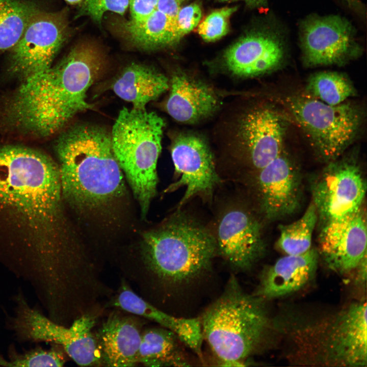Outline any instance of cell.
<instances>
[{"label":"cell","mask_w":367,"mask_h":367,"mask_svg":"<svg viewBox=\"0 0 367 367\" xmlns=\"http://www.w3.org/2000/svg\"><path fill=\"white\" fill-rule=\"evenodd\" d=\"M237 7H224L209 14L198 27V33L205 41L211 42L219 39L228 31L229 19Z\"/></svg>","instance_id":"30"},{"label":"cell","mask_w":367,"mask_h":367,"mask_svg":"<svg viewBox=\"0 0 367 367\" xmlns=\"http://www.w3.org/2000/svg\"><path fill=\"white\" fill-rule=\"evenodd\" d=\"M201 17V9L196 3L180 8L175 22L176 41L196 27Z\"/></svg>","instance_id":"32"},{"label":"cell","mask_w":367,"mask_h":367,"mask_svg":"<svg viewBox=\"0 0 367 367\" xmlns=\"http://www.w3.org/2000/svg\"><path fill=\"white\" fill-rule=\"evenodd\" d=\"M166 108L175 120L192 123L212 114L219 106L214 90L184 73L172 75Z\"/></svg>","instance_id":"21"},{"label":"cell","mask_w":367,"mask_h":367,"mask_svg":"<svg viewBox=\"0 0 367 367\" xmlns=\"http://www.w3.org/2000/svg\"><path fill=\"white\" fill-rule=\"evenodd\" d=\"M68 34L65 13L41 10L11 48V69L25 78L50 67Z\"/></svg>","instance_id":"12"},{"label":"cell","mask_w":367,"mask_h":367,"mask_svg":"<svg viewBox=\"0 0 367 367\" xmlns=\"http://www.w3.org/2000/svg\"><path fill=\"white\" fill-rule=\"evenodd\" d=\"M102 66L94 46L76 45L56 65L25 78L9 102V119L32 135L57 133L76 115L92 108L87 92Z\"/></svg>","instance_id":"2"},{"label":"cell","mask_w":367,"mask_h":367,"mask_svg":"<svg viewBox=\"0 0 367 367\" xmlns=\"http://www.w3.org/2000/svg\"><path fill=\"white\" fill-rule=\"evenodd\" d=\"M318 255L311 248L298 255H286L265 269L255 295L264 299L278 298L303 287L316 272Z\"/></svg>","instance_id":"20"},{"label":"cell","mask_w":367,"mask_h":367,"mask_svg":"<svg viewBox=\"0 0 367 367\" xmlns=\"http://www.w3.org/2000/svg\"><path fill=\"white\" fill-rule=\"evenodd\" d=\"M55 151L62 196L75 208L97 209L122 194L123 173L104 128L72 126L58 137Z\"/></svg>","instance_id":"4"},{"label":"cell","mask_w":367,"mask_h":367,"mask_svg":"<svg viewBox=\"0 0 367 367\" xmlns=\"http://www.w3.org/2000/svg\"><path fill=\"white\" fill-rule=\"evenodd\" d=\"M66 2L68 3L71 4V5H74L76 4H79L81 3L83 0H65Z\"/></svg>","instance_id":"37"},{"label":"cell","mask_w":367,"mask_h":367,"mask_svg":"<svg viewBox=\"0 0 367 367\" xmlns=\"http://www.w3.org/2000/svg\"><path fill=\"white\" fill-rule=\"evenodd\" d=\"M58 165L24 146L0 147V219L29 251L28 270L42 277L61 273L75 253L66 233Z\"/></svg>","instance_id":"1"},{"label":"cell","mask_w":367,"mask_h":367,"mask_svg":"<svg viewBox=\"0 0 367 367\" xmlns=\"http://www.w3.org/2000/svg\"><path fill=\"white\" fill-rule=\"evenodd\" d=\"M264 300L242 290L233 276L200 318L203 338L222 366H245L270 326Z\"/></svg>","instance_id":"6"},{"label":"cell","mask_w":367,"mask_h":367,"mask_svg":"<svg viewBox=\"0 0 367 367\" xmlns=\"http://www.w3.org/2000/svg\"><path fill=\"white\" fill-rule=\"evenodd\" d=\"M307 90L313 97L331 106L340 104L355 94L351 82L343 74L336 72L314 74L309 78Z\"/></svg>","instance_id":"28"},{"label":"cell","mask_w":367,"mask_h":367,"mask_svg":"<svg viewBox=\"0 0 367 367\" xmlns=\"http://www.w3.org/2000/svg\"><path fill=\"white\" fill-rule=\"evenodd\" d=\"M112 312L95 333L103 365L134 366L143 330L138 316L120 309Z\"/></svg>","instance_id":"19"},{"label":"cell","mask_w":367,"mask_h":367,"mask_svg":"<svg viewBox=\"0 0 367 367\" xmlns=\"http://www.w3.org/2000/svg\"><path fill=\"white\" fill-rule=\"evenodd\" d=\"M228 1V0H221ZM244 1L249 6L253 8H260L265 7L268 3V0H240Z\"/></svg>","instance_id":"36"},{"label":"cell","mask_w":367,"mask_h":367,"mask_svg":"<svg viewBox=\"0 0 367 367\" xmlns=\"http://www.w3.org/2000/svg\"><path fill=\"white\" fill-rule=\"evenodd\" d=\"M178 1H180L181 3H182V2H184L185 0H178Z\"/></svg>","instance_id":"38"},{"label":"cell","mask_w":367,"mask_h":367,"mask_svg":"<svg viewBox=\"0 0 367 367\" xmlns=\"http://www.w3.org/2000/svg\"><path fill=\"white\" fill-rule=\"evenodd\" d=\"M121 28L128 40L143 49H155L177 42L175 23L156 9L141 21L124 22Z\"/></svg>","instance_id":"25"},{"label":"cell","mask_w":367,"mask_h":367,"mask_svg":"<svg viewBox=\"0 0 367 367\" xmlns=\"http://www.w3.org/2000/svg\"><path fill=\"white\" fill-rule=\"evenodd\" d=\"M367 231L361 208L340 218L324 222L318 243L326 265L339 273L354 270L366 254Z\"/></svg>","instance_id":"15"},{"label":"cell","mask_w":367,"mask_h":367,"mask_svg":"<svg viewBox=\"0 0 367 367\" xmlns=\"http://www.w3.org/2000/svg\"><path fill=\"white\" fill-rule=\"evenodd\" d=\"M128 6V0H83L77 16H87L100 23L105 13L123 15Z\"/></svg>","instance_id":"31"},{"label":"cell","mask_w":367,"mask_h":367,"mask_svg":"<svg viewBox=\"0 0 367 367\" xmlns=\"http://www.w3.org/2000/svg\"><path fill=\"white\" fill-rule=\"evenodd\" d=\"M63 349L52 348L45 350L36 348L22 354L11 353L9 359L0 355V366H63L66 361Z\"/></svg>","instance_id":"29"},{"label":"cell","mask_w":367,"mask_h":367,"mask_svg":"<svg viewBox=\"0 0 367 367\" xmlns=\"http://www.w3.org/2000/svg\"><path fill=\"white\" fill-rule=\"evenodd\" d=\"M216 233L217 250L237 269H249L265 250L260 224L243 208L234 207L223 213Z\"/></svg>","instance_id":"16"},{"label":"cell","mask_w":367,"mask_h":367,"mask_svg":"<svg viewBox=\"0 0 367 367\" xmlns=\"http://www.w3.org/2000/svg\"><path fill=\"white\" fill-rule=\"evenodd\" d=\"M283 136V123L273 110L253 108L239 120L237 155L257 171L282 153Z\"/></svg>","instance_id":"14"},{"label":"cell","mask_w":367,"mask_h":367,"mask_svg":"<svg viewBox=\"0 0 367 367\" xmlns=\"http://www.w3.org/2000/svg\"><path fill=\"white\" fill-rule=\"evenodd\" d=\"M41 10L25 0H0V51L12 48Z\"/></svg>","instance_id":"26"},{"label":"cell","mask_w":367,"mask_h":367,"mask_svg":"<svg viewBox=\"0 0 367 367\" xmlns=\"http://www.w3.org/2000/svg\"><path fill=\"white\" fill-rule=\"evenodd\" d=\"M355 268L357 269L356 282L359 283L365 282L366 278V254L364 256Z\"/></svg>","instance_id":"35"},{"label":"cell","mask_w":367,"mask_h":367,"mask_svg":"<svg viewBox=\"0 0 367 367\" xmlns=\"http://www.w3.org/2000/svg\"><path fill=\"white\" fill-rule=\"evenodd\" d=\"M164 126V120L154 112L124 108L110 132L114 155L143 216L156 191V165Z\"/></svg>","instance_id":"7"},{"label":"cell","mask_w":367,"mask_h":367,"mask_svg":"<svg viewBox=\"0 0 367 367\" xmlns=\"http://www.w3.org/2000/svg\"><path fill=\"white\" fill-rule=\"evenodd\" d=\"M261 208L271 220L284 218L299 208L301 179L294 163L283 153L257 171Z\"/></svg>","instance_id":"17"},{"label":"cell","mask_w":367,"mask_h":367,"mask_svg":"<svg viewBox=\"0 0 367 367\" xmlns=\"http://www.w3.org/2000/svg\"><path fill=\"white\" fill-rule=\"evenodd\" d=\"M111 88L118 97L131 103L133 108L144 110L148 103L169 89V82L155 69L132 63L115 78Z\"/></svg>","instance_id":"22"},{"label":"cell","mask_w":367,"mask_h":367,"mask_svg":"<svg viewBox=\"0 0 367 367\" xmlns=\"http://www.w3.org/2000/svg\"><path fill=\"white\" fill-rule=\"evenodd\" d=\"M286 44L275 29L249 34L226 51L224 63L232 73L242 77L258 76L277 69L285 56Z\"/></svg>","instance_id":"18"},{"label":"cell","mask_w":367,"mask_h":367,"mask_svg":"<svg viewBox=\"0 0 367 367\" xmlns=\"http://www.w3.org/2000/svg\"><path fill=\"white\" fill-rule=\"evenodd\" d=\"M329 163L311 187L312 202L324 222L360 209L366 188L360 167L355 160L336 159Z\"/></svg>","instance_id":"11"},{"label":"cell","mask_w":367,"mask_h":367,"mask_svg":"<svg viewBox=\"0 0 367 367\" xmlns=\"http://www.w3.org/2000/svg\"><path fill=\"white\" fill-rule=\"evenodd\" d=\"M178 338L164 327L143 330L137 363L147 366H184L188 364L179 345Z\"/></svg>","instance_id":"23"},{"label":"cell","mask_w":367,"mask_h":367,"mask_svg":"<svg viewBox=\"0 0 367 367\" xmlns=\"http://www.w3.org/2000/svg\"><path fill=\"white\" fill-rule=\"evenodd\" d=\"M14 314L9 325L18 338L32 342L53 343L80 366H102L95 333L96 311L84 314L69 326H64L31 307L21 294L15 298Z\"/></svg>","instance_id":"8"},{"label":"cell","mask_w":367,"mask_h":367,"mask_svg":"<svg viewBox=\"0 0 367 367\" xmlns=\"http://www.w3.org/2000/svg\"><path fill=\"white\" fill-rule=\"evenodd\" d=\"M285 101L319 155L328 163L339 157L359 130L361 115L350 104L331 106L302 96H290Z\"/></svg>","instance_id":"9"},{"label":"cell","mask_w":367,"mask_h":367,"mask_svg":"<svg viewBox=\"0 0 367 367\" xmlns=\"http://www.w3.org/2000/svg\"><path fill=\"white\" fill-rule=\"evenodd\" d=\"M171 154L177 179L166 191L186 188L179 206L194 196L211 195L219 179L212 152L204 141L194 134H180L172 142Z\"/></svg>","instance_id":"13"},{"label":"cell","mask_w":367,"mask_h":367,"mask_svg":"<svg viewBox=\"0 0 367 367\" xmlns=\"http://www.w3.org/2000/svg\"><path fill=\"white\" fill-rule=\"evenodd\" d=\"M318 218L316 208L311 202L299 219L279 226L278 248L286 255H298L308 251Z\"/></svg>","instance_id":"27"},{"label":"cell","mask_w":367,"mask_h":367,"mask_svg":"<svg viewBox=\"0 0 367 367\" xmlns=\"http://www.w3.org/2000/svg\"><path fill=\"white\" fill-rule=\"evenodd\" d=\"M181 3L178 0H159L156 9L165 14L175 23Z\"/></svg>","instance_id":"34"},{"label":"cell","mask_w":367,"mask_h":367,"mask_svg":"<svg viewBox=\"0 0 367 367\" xmlns=\"http://www.w3.org/2000/svg\"><path fill=\"white\" fill-rule=\"evenodd\" d=\"M300 45L306 65H340L361 53L355 30L339 15L311 16L301 24Z\"/></svg>","instance_id":"10"},{"label":"cell","mask_w":367,"mask_h":367,"mask_svg":"<svg viewBox=\"0 0 367 367\" xmlns=\"http://www.w3.org/2000/svg\"><path fill=\"white\" fill-rule=\"evenodd\" d=\"M366 303L356 302L334 312L287 327L293 346L288 356L301 364L366 366Z\"/></svg>","instance_id":"5"},{"label":"cell","mask_w":367,"mask_h":367,"mask_svg":"<svg viewBox=\"0 0 367 367\" xmlns=\"http://www.w3.org/2000/svg\"><path fill=\"white\" fill-rule=\"evenodd\" d=\"M216 250L215 237L206 228L177 216L144 234L137 261L121 266L122 278L150 302L157 291L200 276Z\"/></svg>","instance_id":"3"},{"label":"cell","mask_w":367,"mask_h":367,"mask_svg":"<svg viewBox=\"0 0 367 367\" xmlns=\"http://www.w3.org/2000/svg\"><path fill=\"white\" fill-rule=\"evenodd\" d=\"M159 0H128L131 14L130 21L138 22L141 21L156 8Z\"/></svg>","instance_id":"33"},{"label":"cell","mask_w":367,"mask_h":367,"mask_svg":"<svg viewBox=\"0 0 367 367\" xmlns=\"http://www.w3.org/2000/svg\"><path fill=\"white\" fill-rule=\"evenodd\" d=\"M107 305L155 322L173 332L178 338L184 334L189 323V318L172 316L142 298L123 278Z\"/></svg>","instance_id":"24"}]
</instances>
